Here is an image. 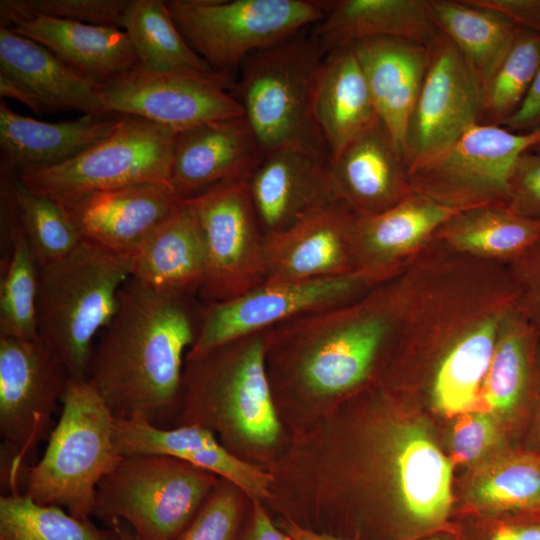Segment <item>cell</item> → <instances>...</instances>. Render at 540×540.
<instances>
[{
	"label": "cell",
	"mask_w": 540,
	"mask_h": 540,
	"mask_svg": "<svg viewBox=\"0 0 540 540\" xmlns=\"http://www.w3.org/2000/svg\"><path fill=\"white\" fill-rule=\"evenodd\" d=\"M201 309L192 296L162 292L132 277L124 283L87 375L115 418L140 416L163 428L181 400L183 356L195 341Z\"/></svg>",
	"instance_id": "1"
},
{
	"label": "cell",
	"mask_w": 540,
	"mask_h": 540,
	"mask_svg": "<svg viewBox=\"0 0 540 540\" xmlns=\"http://www.w3.org/2000/svg\"><path fill=\"white\" fill-rule=\"evenodd\" d=\"M133 255L83 239L66 257L39 267V338L71 379L87 380L95 336L112 320Z\"/></svg>",
	"instance_id": "2"
},
{
	"label": "cell",
	"mask_w": 540,
	"mask_h": 540,
	"mask_svg": "<svg viewBox=\"0 0 540 540\" xmlns=\"http://www.w3.org/2000/svg\"><path fill=\"white\" fill-rule=\"evenodd\" d=\"M324 57L308 28L242 62L230 92L263 156L291 148L329 159L314 116Z\"/></svg>",
	"instance_id": "3"
},
{
	"label": "cell",
	"mask_w": 540,
	"mask_h": 540,
	"mask_svg": "<svg viewBox=\"0 0 540 540\" xmlns=\"http://www.w3.org/2000/svg\"><path fill=\"white\" fill-rule=\"evenodd\" d=\"M373 303L300 315L264 331L265 355L287 357L296 386L320 398L351 391L369 376L392 330Z\"/></svg>",
	"instance_id": "4"
},
{
	"label": "cell",
	"mask_w": 540,
	"mask_h": 540,
	"mask_svg": "<svg viewBox=\"0 0 540 540\" xmlns=\"http://www.w3.org/2000/svg\"><path fill=\"white\" fill-rule=\"evenodd\" d=\"M61 401L44 454L26 468L22 493L89 519L98 484L123 457L115 443V417L88 380L70 378Z\"/></svg>",
	"instance_id": "5"
},
{
	"label": "cell",
	"mask_w": 540,
	"mask_h": 540,
	"mask_svg": "<svg viewBox=\"0 0 540 540\" xmlns=\"http://www.w3.org/2000/svg\"><path fill=\"white\" fill-rule=\"evenodd\" d=\"M183 393L189 412L194 413L183 425L224 422L258 445L274 443L280 433L266 369L264 331L187 355Z\"/></svg>",
	"instance_id": "6"
},
{
	"label": "cell",
	"mask_w": 540,
	"mask_h": 540,
	"mask_svg": "<svg viewBox=\"0 0 540 540\" xmlns=\"http://www.w3.org/2000/svg\"><path fill=\"white\" fill-rule=\"evenodd\" d=\"M212 474L167 455L123 456L98 484L92 515L126 523L141 540H173L215 486Z\"/></svg>",
	"instance_id": "7"
},
{
	"label": "cell",
	"mask_w": 540,
	"mask_h": 540,
	"mask_svg": "<svg viewBox=\"0 0 540 540\" xmlns=\"http://www.w3.org/2000/svg\"><path fill=\"white\" fill-rule=\"evenodd\" d=\"M188 45L215 71L236 78L253 52L318 23L321 0H167Z\"/></svg>",
	"instance_id": "8"
},
{
	"label": "cell",
	"mask_w": 540,
	"mask_h": 540,
	"mask_svg": "<svg viewBox=\"0 0 540 540\" xmlns=\"http://www.w3.org/2000/svg\"><path fill=\"white\" fill-rule=\"evenodd\" d=\"M177 133L140 117L121 115L109 135L80 154L18 178L33 193L58 204L138 184H170Z\"/></svg>",
	"instance_id": "9"
},
{
	"label": "cell",
	"mask_w": 540,
	"mask_h": 540,
	"mask_svg": "<svg viewBox=\"0 0 540 540\" xmlns=\"http://www.w3.org/2000/svg\"><path fill=\"white\" fill-rule=\"evenodd\" d=\"M70 376L40 339L0 337L1 481L21 492L28 460L49 437L52 414Z\"/></svg>",
	"instance_id": "10"
},
{
	"label": "cell",
	"mask_w": 540,
	"mask_h": 540,
	"mask_svg": "<svg viewBox=\"0 0 540 540\" xmlns=\"http://www.w3.org/2000/svg\"><path fill=\"white\" fill-rule=\"evenodd\" d=\"M540 145V131L513 132L476 123L445 152L409 174L416 194L466 211L508 202L518 158Z\"/></svg>",
	"instance_id": "11"
},
{
	"label": "cell",
	"mask_w": 540,
	"mask_h": 540,
	"mask_svg": "<svg viewBox=\"0 0 540 540\" xmlns=\"http://www.w3.org/2000/svg\"><path fill=\"white\" fill-rule=\"evenodd\" d=\"M185 200L195 211L205 238L207 268L201 297L207 303L221 302L262 285L266 280L264 234L248 177L222 182Z\"/></svg>",
	"instance_id": "12"
},
{
	"label": "cell",
	"mask_w": 540,
	"mask_h": 540,
	"mask_svg": "<svg viewBox=\"0 0 540 540\" xmlns=\"http://www.w3.org/2000/svg\"><path fill=\"white\" fill-rule=\"evenodd\" d=\"M235 79L221 72L154 71L138 64L98 86V93L108 114L136 116L180 132L242 116L230 92Z\"/></svg>",
	"instance_id": "13"
},
{
	"label": "cell",
	"mask_w": 540,
	"mask_h": 540,
	"mask_svg": "<svg viewBox=\"0 0 540 540\" xmlns=\"http://www.w3.org/2000/svg\"><path fill=\"white\" fill-rule=\"evenodd\" d=\"M376 274L360 270L342 276L264 282L236 298L206 303L187 355H199L300 315L348 303Z\"/></svg>",
	"instance_id": "14"
},
{
	"label": "cell",
	"mask_w": 540,
	"mask_h": 540,
	"mask_svg": "<svg viewBox=\"0 0 540 540\" xmlns=\"http://www.w3.org/2000/svg\"><path fill=\"white\" fill-rule=\"evenodd\" d=\"M429 48V64L405 140L409 174L432 161L482 118L485 91L456 45L441 31Z\"/></svg>",
	"instance_id": "15"
},
{
	"label": "cell",
	"mask_w": 540,
	"mask_h": 540,
	"mask_svg": "<svg viewBox=\"0 0 540 540\" xmlns=\"http://www.w3.org/2000/svg\"><path fill=\"white\" fill-rule=\"evenodd\" d=\"M397 491L394 540L418 538L449 529L452 461L427 430L415 422L393 428L388 443Z\"/></svg>",
	"instance_id": "16"
},
{
	"label": "cell",
	"mask_w": 540,
	"mask_h": 540,
	"mask_svg": "<svg viewBox=\"0 0 540 540\" xmlns=\"http://www.w3.org/2000/svg\"><path fill=\"white\" fill-rule=\"evenodd\" d=\"M355 219L345 207L333 204L285 230L265 234V282L309 280L359 271Z\"/></svg>",
	"instance_id": "17"
},
{
	"label": "cell",
	"mask_w": 540,
	"mask_h": 540,
	"mask_svg": "<svg viewBox=\"0 0 540 540\" xmlns=\"http://www.w3.org/2000/svg\"><path fill=\"white\" fill-rule=\"evenodd\" d=\"M184 201L170 184L145 183L86 194L59 205L83 239L133 254Z\"/></svg>",
	"instance_id": "18"
},
{
	"label": "cell",
	"mask_w": 540,
	"mask_h": 540,
	"mask_svg": "<svg viewBox=\"0 0 540 540\" xmlns=\"http://www.w3.org/2000/svg\"><path fill=\"white\" fill-rule=\"evenodd\" d=\"M327 173L336 202L356 217L390 208L411 187L405 161L379 118L328 160Z\"/></svg>",
	"instance_id": "19"
},
{
	"label": "cell",
	"mask_w": 540,
	"mask_h": 540,
	"mask_svg": "<svg viewBox=\"0 0 540 540\" xmlns=\"http://www.w3.org/2000/svg\"><path fill=\"white\" fill-rule=\"evenodd\" d=\"M263 155L244 116L213 120L177 133L170 184L182 198L249 177Z\"/></svg>",
	"instance_id": "20"
},
{
	"label": "cell",
	"mask_w": 540,
	"mask_h": 540,
	"mask_svg": "<svg viewBox=\"0 0 540 540\" xmlns=\"http://www.w3.org/2000/svg\"><path fill=\"white\" fill-rule=\"evenodd\" d=\"M328 160L291 148L262 157L248 183L264 235L285 230L318 210L338 204L329 184Z\"/></svg>",
	"instance_id": "21"
},
{
	"label": "cell",
	"mask_w": 540,
	"mask_h": 540,
	"mask_svg": "<svg viewBox=\"0 0 540 540\" xmlns=\"http://www.w3.org/2000/svg\"><path fill=\"white\" fill-rule=\"evenodd\" d=\"M114 438L122 456L167 455L223 477L254 500L270 495V474L234 456L199 425L162 428L140 416L115 418Z\"/></svg>",
	"instance_id": "22"
},
{
	"label": "cell",
	"mask_w": 540,
	"mask_h": 540,
	"mask_svg": "<svg viewBox=\"0 0 540 540\" xmlns=\"http://www.w3.org/2000/svg\"><path fill=\"white\" fill-rule=\"evenodd\" d=\"M350 46L364 72L377 116L404 159L408 124L427 72L429 48L397 37L368 38Z\"/></svg>",
	"instance_id": "23"
},
{
	"label": "cell",
	"mask_w": 540,
	"mask_h": 540,
	"mask_svg": "<svg viewBox=\"0 0 540 540\" xmlns=\"http://www.w3.org/2000/svg\"><path fill=\"white\" fill-rule=\"evenodd\" d=\"M322 19L310 28L326 55L368 38L397 37L429 46L440 30L430 0H321Z\"/></svg>",
	"instance_id": "24"
},
{
	"label": "cell",
	"mask_w": 540,
	"mask_h": 540,
	"mask_svg": "<svg viewBox=\"0 0 540 540\" xmlns=\"http://www.w3.org/2000/svg\"><path fill=\"white\" fill-rule=\"evenodd\" d=\"M121 115H83L45 122L17 114L0 101L1 163L17 175L61 164L109 135Z\"/></svg>",
	"instance_id": "25"
},
{
	"label": "cell",
	"mask_w": 540,
	"mask_h": 540,
	"mask_svg": "<svg viewBox=\"0 0 540 540\" xmlns=\"http://www.w3.org/2000/svg\"><path fill=\"white\" fill-rule=\"evenodd\" d=\"M132 255L131 277L156 290L193 296L204 283L205 238L186 200Z\"/></svg>",
	"instance_id": "26"
},
{
	"label": "cell",
	"mask_w": 540,
	"mask_h": 540,
	"mask_svg": "<svg viewBox=\"0 0 540 540\" xmlns=\"http://www.w3.org/2000/svg\"><path fill=\"white\" fill-rule=\"evenodd\" d=\"M11 29L42 44L98 86L138 65L126 33L118 27L35 14Z\"/></svg>",
	"instance_id": "27"
},
{
	"label": "cell",
	"mask_w": 540,
	"mask_h": 540,
	"mask_svg": "<svg viewBox=\"0 0 540 540\" xmlns=\"http://www.w3.org/2000/svg\"><path fill=\"white\" fill-rule=\"evenodd\" d=\"M0 70L26 84L47 112L75 110L84 115H108L96 83L42 44L8 27H0Z\"/></svg>",
	"instance_id": "28"
},
{
	"label": "cell",
	"mask_w": 540,
	"mask_h": 540,
	"mask_svg": "<svg viewBox=\"0 0 540 540\" xmlns=\"http://www.w3.org/2000/svg\"><path fill=\"white\" fill-rule=\"evenodd\" d=\"M314 116L329 159L378 119L364 72L350 45L325 55L314 94Z\"/></svg>",
	"instance_id": "29"
},
{
	"label": "cell",
	"mask_w": 540,
	"mask_h": 540,
	"mask_svg": "<svg viewBox=\"0 0 540 540\" xmlns=\"http://www.w3.org/2000/svg\"><path fill=\"white\" fill-rule=\"evenodd\" d=\"M462 211L420 195H408L390 208L355 219L358 270L378 267L419 243Z\"/></svg>",
	"instance_id": "30"
},
{
	"label": "cell",
	"mask_w": 540,
	"mask_h": 540,
	"mask_svg": "<svg viewBox=\"0 0 540 540\" xmlns=\"http://www.w3.org/2000/svg\"><path fill=\"white\" fill-rule=\"evenodd\" d=\"M430 5L439 30L456 45L486 92L520 27L465 0H430Z\"/></svg>",
	"instance_id": "31"
},
{
	"label": "cell",
	"mask_w": 540,
	"mask_h": 540,
	"mask_svg": "<svg viewBox=\"0 0 540 540\" xmlns=\"http://www.w3.org/2000/svg\"><path fill=\"white\" fill-rule=\"evenodd\" d=\"M122 30L138 64L154 71H215L188 45L170 15L166 1L129 0Z\"/></svg>",
	"instance_id": "32"
},
{
	"label": "cell",
	"mask_w": 540,
	"mask_h": 540,
	"mask_svg": "<svg viewBox=\"0 0 540 540\" xmlns=\"http://www.w3.org/2000/svg\"><path fill=\"white\" fill-rule=\"evenodd\" d=\"M468 501L485 515L539 510L540 451L515 450L490 461L473 478Z\"/></svg>",
	"instance_id": "33"
},
{
	"label": "cell",
	"mask_w": 540,
	"mask_h": 540,
	"mask_svg": "<svg viewBox=\"0 0 540 540\" xmlns=\"http://www.w3.org/2000/svg\"><path fill=\"white\" fill-rule=\"evenodd\" d=\"M532 336L514 323L498 339L485 376L482 394L499 420H522L532 401Z\"/></svg>",
	"instance_id": "34"
},
{
	"label": "cell",
	"mask_w": 540,
	"mask_h": 540,
	"mask_svg": "<svg viewBox=\"0 0 540 540\" xmlns=\"http://www.w3.org/2000/svg\"><path fill=\"white\" fill-rule=\"evenodd\" d=\"M496 333L497 323L486 320L443 359L433 386L434 404L441 413L452 416L471 411L494 353Z\"/></svg>",
	"instance_id": "35"
},
{
	"label": "cell",
	"mask_w": 540,
	"mask_h": 540,
	"mask_svg": "<svg viewBox=\"0 0 540 540\" xmlns=\"http://www.w3.org/2000/svg\"><path fill=\"white\" fill-rule=\"evenodd\" d=\"M0 540H120L117 530L101 529L56 505L35 502L21 492L0 497Z\"/></svg>",
	"instance_id": "36"
},
{
	"label": "cell",
	"mask_w": 540,
	"mask_h": 540,
	"mask_svg": "<svg viewBox=\"0 0 540 540\" xmlns=\"http://www.w3.org/2000/svg\"><path fill=\"white\" fill-rule=\"evenodd\" d=\"M449 221L450 240L477 253L522 256L540 243V217H524L508 208L470 209Z\"/></svg>",
	"instance_id": "37"
},
{
	"label": "cell",
	"mask_w": 540,
	"mask_h": 540,
	"mask_svg": "<svg viewBox=\"0 0 540 540\" xmlns=\"http://www.w3.org/2000/svg\"><path fill=\"white\" fill-rule=\"evenodd\" d=\"M19 222L39 267L69 255L83 240L64 208L29 190L18 178L13 183Z\"/></svg>",
	"instance_id": "38"
},
{
	"label": "cell",
	"mask_w": 540,
	"mask_h": 540,
	"mask_svg": "<svg viewBox=\"0 0 540 540\" xmlns=\"http://www.w3.org/2000/svg\"><path fill=\"white\" fill-rule=\"evenodd\" d=\"M540 66V34L520 28L509 53L491 80L482 117L501 126L521 106Z\"/></svg>",
	"instance_id": "39"
},
{
	"label": "cell",
	"mask_w": 540,
	"mask_h": 540,
	"mask_svg": "<svg viewBox=\"0 0 540 540\" xmlns=\"http://www.w3.org/2000/svg\"><path fill=\"white\" fill-rule=\"evenodd\" d=\"M239 501L226 486L205 500L187 527L173 540H235Z\"/></svg>",
	"instance_id": "40"
},
{
	"label": "cell",
	"mask_w": 540,
	"mask_h": 540,
	"mask_svg": "<svg viewBox=\"0 0 540 540\" xmlns=\"http://www.w3.org/2000/svg\"><path fill=\"white\" fill-rule=\"evenodd\" d=\"M501 439L493 413L468 411L457 418L451 435L452 462L471 463L486 455Z\"/></svg>",
	"instance_id": "41"
},
{
	"label": "cell",
	"mask_w": 540,
	"mask_h": 540,
	"mask_svg": "<svg viewBox=\"0 0 540 540\" xmlns=\"http://www.w3.org/2000/svg\"><path fill=\"white\" fill-rule=\"evenodd\" d=\"M129 0H30L37 15L83 24L122 28Z\"/></svg>",
	"instance_id": "42"
},
{
	"label": "cell",
	"mask_w": 540,
	"mask_h": 540,
	"mask_svg": "<svg viewBox=\"0 0 540 540\" xmlns=\"http://www.w3.org/2000/svg\"><path fill=\"white\" fill-rule=\"evenodd\" d=\"M507 204L518 215L540 217V151L530 149L518 158L509 181Z\"/></svg>",
	"instance_id": "43"
},
{
	"label": "cell",
	"mask_w": 540,
	"mask_h": 540,
	"mask_svg": "<svg viewBox=\"0 0 540 540\" xmlns=\"http://www.w3.org/2000/svg\"><path fill=\"white\" fill-rule=\"evenodd\" d=\"M474 540H540V509L497 514Z\"/></svg>",
	"instance_id": "44"
},
{
	"label": "cell",
	"mask_w": 540,
	"mask_h": 540,
	"mask_svg": "<svg viewBox=\"0 0 540 540\" xmlns=\"http://www.w3.org/2000/svg\"><path fill=\"white\" fill-rule=\"evenodd\" d=\"M501 13L520 28L540 34V0H465Z\"/></svg>",
	"instance_id": "45"
},
{
	"label": "cell",
	"mask_w": 540,
	"mask_h": 540,
	"mask_svg": "<svg viewBox=\"0 0 540 540\" xmlns=\"http://www.w3.org/2000/svg\"><path fill=\"white\" fill-rule=\"evenodd\" d=\"M540 121V66L535 80L520 108L501 126L513 131L523 132L534 129Z\"/></svg>",
	"instance_id": "46"
},
{
	"label": "cell",
	"mask_w": 540,
	"mask_h": 540,
	"mask_svg": "<svg viewBox=\"0 0 540 540\" xmlns=\"http://www.w3.org/2000/svg\"><path fill=\"white\" fill-rule=\"evenodd\" d=\"M522 276L527 287L528 305L540 324V243L522 255Z\"/></svg>",
	"instance_id": "47"
},
{
	"label": "cell",
	"mask_w": 540,
	"mask_h": 540,
	"mask_svg": "<svg viewBox=\"0 0 540 540\" xmlns=\"http://www.w3.org/2000/svg\"><path fill=\"white\" fill-rule=\"evenodd\" d=\"M0 96L10 97L26 105L36 114L47 112L42 102L21 80L10 73L0 70Z\"/></svg>",
	"instance_id": "48"
},
{
	"label": "cell",
	"mask_w": 540,
	"mask_h": 540,
	"mask_svg": "<svg viewBox=\"0 0 540 540\" xmlns=\"http://www.w3.org/2000/svg\"><path fill=\"white\" fill-rule=\"evenodd\" d=\"M243 540H293L278 529L258 500H254L252 520Z\"/></svg>",
	"instance_id": "49"
},
{
	"label": "cell",
	"mask_w": 540,
	"mask_h": 540,
	"mask_svg": "<svg viewBox=\"0 0 540 540\" xmlns=\"http://www.w3.org/2000/svg\"><path fill=\"white\" fill-rule=\"evenodd\" d=\"M35 13L30 0H1L0 27L12 28L18 23L33 17Z\"/></svg>",
	"instance_id": "50"
},
{
	"label": "cell",
	"mask_w": 540,
	"mask_h": 540,
	"mask_svg": "<svg viewBox=\"0 0 540 540\" xmlns=\"http://www.w3.org/2000/svg\"><path fill=\"white\" fill-rule=\"evenodd\" d=\"M282 526L284 531L293 540H360L358 538H345L326 533H318L312 529L301 526L299 523L289 518L282 524Z\"/></svg>",
	"instance_id": "51"
},
{
	"label": "cell",
	"mask_w": 540,
	"mask_h": 540,
	"mask_svg": "<svg viewBox=\"0 0 540 540\" xmlns=\"http://www.w3.org/2000/svg\"><path fill=\"white\" fill-rule=\"evenodd\" d=\"M529 437L533 450L540 451V367L537 378V398L533 420L530 426Z\"/></svg>",
	"instance_id": "52"
},
{
	"label": "cell",
	"mask_w": 540,
	"mask_h": 540,
	"mask_svg": "<svg viewBox=\"0 0 540 540\" xmlns=\"http://www.w3.org/2000/svg\"><path fill=\"white\" fill-rule=\"evenodd\" d=\"M109 524L117 530L120 540H136L135 532L126 523L115 519Z\"/></svg>",
	"instance_id": "53"
},
{
	"label": "cell",
	"mask_w": 540,
	"mask_h": 540,
	"mask_svg": "<svg viewBox=\"0 0 540 540\" xmlns=\"http://www.w3.org/2000/svg\"><path fill=\"white\" fill-rule=\"evenodd\" d=\"M416 540H459L456 534L452 531H440L436 532Z\"/></svg>",
	"instance_id": "54"
},
{
	"label": "cell",
	"mask_w": 540,
	"mask_h": 540,
	"mask_svg": "<svg viewBox=\"0 0 540 540\" xmlns=\"http://www.w3.org/2000/svg\"><path fill=\"white\" fill-rule=\"evenodd\" d=\"M540 131V121L538 122L537 126L535 127Z\"/></svg>",
	"instance_id": "55"
},
{
	"label": "cell",
	"mask_w": 540,
	"mask_h": 540,
	"mask_svg": "<svg viewBox=\"0 0 540 540\" xmlns=\"http://www.w3.org/2000/svg\"><path fill=\"white\" fill-rule=\"evenodd\" d=\"M533 149L540 151V145L534 147Z\"/></svg>",
	"instance_id": "56"
},
{
	"label": "cell",
	"mask_w": 540,
	"mask_h": 540,
	"mask_svg": "<svg viewBox=\"0 0 540 540\" xmlns=\"http://www.w3.org/2000/svg\"><path fill=\"white\" fill-rule=\"evenodd\" d=\"M136 540H141V539L136 535Z\"/></svg>",
	"instance_id": "57"
}]
</instances>
